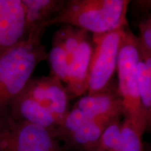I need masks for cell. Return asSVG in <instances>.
Listing matches in <instances>:
<instances>
[{"label": "cell", "mask_w": 151, "mask_h": 151, "mask_svg": "<svg viewBox=\"0 0 151 151\" xmlns=\"http://www.w3.org/2000/svg\"><path fill=\"white\" fill-rule=\"evenodd\" d=\"M115 118L101 117L95 119L76 130L64 142L68 148L73 150L93 151L105 127Z\"/></svg>", "instance_id": "7c38bea8"}, {"label": "cell", "mask_w": 151, "mask_h": 151, "mask_svg": "<svg viewBox=\"0 0 151 151\" xmlns=\"http://www.w3.org/2000/svg\"><path fill=\"white\" fill-rule=\"evenodd\" d=\"M46 27L42 25L30 31L0 58V120L9 114L11 103L24 90L37 65L48 58L41 41Z\"/></svg>", "instance_id": "6da1fadb"}, {"label": "cell", "mask_w": 151, "mask_h": 151, "mask_svg": "<svg viewBox=\"0 0 151 151\" xmlns=\"http://www.w3.org/2000/svg\"><path fill=\"white\" fill-rule=\"evenodd\" d=\"M10 116L17 120L41 126L52 132L59 124L51 113L24 90L15 98L9 108Z\"/></svg>", "instance_id": "30bf717a"}, {"label": "cell", "mask_w": 151, "mask_h": 151, "mask_svg": "<svg viewBox=\"0 0 151 151\" xmlns=\"http://www.w3.org/2000/svg\"><path fill=\"white\" fill-rule=\"evenodd\" d=\"M26 37L22 0H0V58Z\"/></svg>", "instance_id": "52a82bcc"}, {"label": "cell", "mask_w": 151, "mask_h": 151, "mask_svg": "<svg viewBox=\"0 0 151 151\" xmlns=\"http://www.w3.org/2000/svg\"><path fill=\"white\" fill-rule=\"evenodd\" d=\"M73 108L80 109L97 118H119L123 116L122 98L118 86L113 83L103 91L81 97Z\"/></svg>", "instance_id": "9c48e42d"}, {"label": "cell", "mask_w": 151, "mask_h": 151, "mask_svg": "<svg viewBox=\"0 0 151 151\" xmlns=\"http://www.w3.org/2000/svg\"><path fill=\"white\" fill-rule=\"evenodd\" d=\"M62 0H22L25 16L26 33L37 29L52 20L61 10Z\"/></svg>", "instance_id": "8fae6325"}, {"label": "cell", "mask_w": 151, "mask_h": 151, "mask_svg": "<svg viewBox=\"0 0 151 151\" xmlns=\"http://www.w3.org/2000/svg\"><path fill=\"white\" fill-rule=\"evenodd\" d=\"M128 0H69L46 23L69 24L93 34H103L128 25Z\"/></svg>", "instance_id": "7a4b0ae2"}, {"label": "cell", "mask_w": 151, "mask_h": 151, "mask_svg": "<svg viewBox=\"0 0 151 151\" xmlns=\"http://www.w3.org/2000/svg\"><path fill=\"white\" fill-rule=\"evenodd\" d=\"M97 118H99L90 116L80 109L73 108L69 110L65 118L62 119L52 132V134L57 140L60 139L64 141L78 128Z\"/></svg>", "instance_id": "5bb4252c"}, {"label": "cell", "mask_w": 151, "mask_h": 151, "mask_svg": "<svg viewBox=\"0 0 151 151\" xmlns=\"http://www.w3.org/2000/svg\"><path fill=\"white\" fill-rule=\"evenodd\" d=\"M143 146H144V151H151V143L143 142Z\"/></svg>", "instance_id": "44dd1931"}, {"label": "cell", "mask_w": 151, "mask_h": 151, "mask_svg": "<svg viewBox=\"0 0 151 151\" xmlns=\"http://www.w3.org/2000/svg\"><path fill=\"white\" fill-rule=\"evenodd\" d=\"M141 60L139 38L126 27L119 51L117 69L118 91L122 100L124 118L145 133V118L140 102L137 66Z\"/></svg>", "instance_id": "3957f363"}, {"label": "cell", "mask_w": 151, "mask_h": 151, "mask_svg": "<svg viewBox=\"0 0 151 151\" xmlns=\"http://www.w3.org/2000/svg\"><path fill=\"white\" fill-rule=\"evenodd\" d=\"M0 151H62L52 132L17 120L7 114L0 120Z\"/></svg>", "instance_id": "5b68a950"}, {"label": "cell", "mask_w": 151, "mask_h": 151, "mask_svg": "<svg viewBox=\"0 0 151 151\" xmlns=\"http://www.w3.org/2000/svg\"><path fill=\"white\" fill-rule=\"evenodd\" d=\"M93 49V44L88 36L81 42L69 64L65 86L69 99L80 97L88 92Z\"/></svg>", "instance_id": "ba28073f"}, {"label": "cell", "mask_w": 151, "mask_h": 151, "mask_svg": "<svg viewBox=\"0 0 151 151\" xmlns=\"http://www.w3.org/2000/svg\"><path fill=\"white\" fill-rule=\"evenodd\" d=\"M54 34L61 41L69 65L81 42L88 36V32L69 24H62Z\"/></svg>", "instance_id": "9a60e30c"}, {"label": "cell", "mask_w": 151, "mask_h": 151, "mask_svg": "<svg viewBox=\"0 0 151 151\" xmlns=\"http://www.w3.org/2000/svg\"><path fill=\"white\" fill-rule=\"evenodd\" d=\"M139 97L145 118V132L151 134V76L141 58L137 66Z\"/></svg>", "instance_id": "4fadbf2b"}, {"label": "cell", "mask_w": 151, "mask_h": 151, "mask_svg": "<svg viewBox=\"0 0 151 151\" xmlns=\"http://www.w3.org/2000/svg\"><path fill=\"white\" fill-rule=\"evenodd\" d=\"M143 134L130 120L124 118L117 151H144L142 139Z\"/></svg>", "instance_id": "e0dca14e"}, {"label": "cell", "mask_w": 151, "mask_h": 151, "mask_svg": "<svg viewBox=\"0 0 151 151\" xmlns=\"http://www.w3.org/2000/svg\"><path fill=\"white\" fill-rule=\"evenodd\" d=\"M121 118H116L105 127L93 151H117L121 133Z\"/></svg>", "instance_id": "ac0fdd59"}, {"label": "cell", "mask_w": 151, "mask_h": 151, "mask_svg": "<svg viewBox=\"0 0 151 151\" xmlns=\"http://www.w3.org/2000/svg\"><path fill=\"white\" fill-rule=\"evenodd\" d=\"M139 51H140V55L141 58L142 60L144 62V63L146 64L147 68H148L149 73H150V76H151V55L148 54V52L141 49L139 46Z\"/></svg>", "instance_id": "ffe728a7"}, {"label": "cell", "mask_w": 151, "mask_h": 151, "mask_svg": "<svg viewBox=\"0 0 151 151\" xmlns=\"http://www.w3.org/2000/svg\"><path fill=\"white\" fill-rule=\"evenodd\" d=\"M23 90L51 113L59 124L69 111V98L65 87L53 76L31 78Z\"/></svg>", "instance_id": "8992f818"}, {"label": "cell", "mask_w": 151, "mask_h": 151, "mask_svg": "<svg viewBox=\"0 0 151 151\" xmlns=\"http://www.w3.org/2000/svg\"><path fill=\"white\" fill-rule=\"evenodd\" d=\"M128 25L103 34H93L94 43L90 65L88 94L106 89L117 69L119 51Z\"/></svg>", "instance_id": "277c9868"}, {"label": "cell", "mask_w": 151, "mask_h": 151, "mask_svg": "<svg viewBox=\"0 0 151 151\" xmlns=\"http://www.w3.org/2000/svg\"><path fill=\"white\" fill-rule=\"evenodd\" d=\"M51 74L60 79L62 82L67 83L69 63L66 52L64 50L61 41L55 35L52 36V46L48 53Z\"/></svg>", "instance_id": "2e32d148"}, {"label": "cell", "mask_w": 151, "mask_h": 151, "mask_svg": "<svg viewBox=\"0 0 151 151\" xmlns=\"http://www.w3.org/2000/svg\"><path fill=\"white\" fill-rule=\"evenodd\" d=\"M140 36L139 37V46L144 51L151 55V17L146 14L138 24Z\"/></svg>", "instance_id": "d6986e66"}]
</instances>
